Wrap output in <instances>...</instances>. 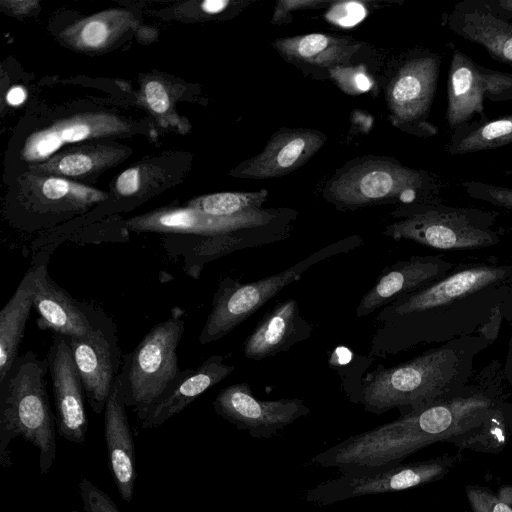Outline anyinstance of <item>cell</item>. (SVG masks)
Returning a JSON list of instances; mask_svg holds the SVG:
<instances>
[{
	"label": "cell",
	"mask_w": 512,
	"mask_h": 512,
	"mask_svg": "<svg viewBox=\"0 0 512 512\" xmlns=\"http://www.w3.org/2000/svg\"><path fill=\"white\" fill-rule=\"evenodd\" d=\"M131 22V14L112 10L87 18L65 31L71 43L81 49L105 47Z\"/></svg>",
	"instance_id": "obj_29"
},
{
	"label": "cell",
	"mask_w": 512,
	"mask_h": 512,
	"mask_svg": "<svg viewBox=\"0 0 512 512\" xmlns=\"http://www.w3.org/2000/svg\"><path fill=\"white\" fill-rule=\"evenodd\" d=\"M145 100L157 114H164L170 105L169 95L164 85L156 80H151L144 87Z\"/></svg>",
	"instance_id": "obj_35"
},
{
	"label": "cell",
	"mask_w": 512,
	"mask_h": 512,
	"mask_svg": "<svg viewBox=\"0 0 512 512\" xmlns=\"http://www.w3.org/2000/svg\"><path fill=\"white\" fill-rule=\"evenodd\" d=\"M511 332H512V330H511ZM502 370H503V375H504L506 381H508L512 384V334H511V338L509 341V350H508L507 359L505 361V364H504Z\"/></svg>",
	"instance_id": "obj_41"
},
{
	"label": "cell",
	"mask_w": 512,
	"mask_h": 512,
	"mask_svg": "<svg viewBox=\"0 0 512 512\" xmlns=\"http://www.w3.org/2000/svg\"><path fill=\"white\" fill-rule=\"evenodd\" d=\"M235 369L221 355H212L196 369H185L172 388L152 407L142 421L144 429L156 428L180 413L205 391L224 380Z\"/></svg>",
	"instance_id": "obj_25"
},
{
	"label": "cell",
	"mask_w": 512,
	"mask_h": 512,
	"mask_svg": "<svg viewBox=\"0 0 512 512\" xmlns=\"http://www.w3.org/2000/svg\"><path fill=\"white\" fill-rule=\"evenodd\" d=\"M47 268L48 263L40 271L33 301L38 328L67 338L85 337L104 310L73 298L50 277Z\"/></svg>",
	"instance_id": "obj_17"
},
{
	"label": "cell",
	"mask_w": 512,
	"mask_h": 512,
	"mask_svg": "<svg viewBox=\"0 0 512 512\" xmlns=\"http://www.w3.org/2000/svg\"><path fill=\"white\" fill-rule=\"evenodd\" d=\"M212 406L220 417L257 439L271 438L310 413V409L299 398L257 399L247 383L223 388Z\"/></svg>",
	"instance_id": "obj_14"
},
{
	"label": "cell",
	"mask_w": 512,
	"mask_h": 512,
	"mask_svg": "<svg viewBox=\"0 0 512 512\" xmlns=\"http://www.w3.org/2000/svg\"><path fill=\"white\" fill-rule=\"evenodd\" d=\"M46 359L56 409L57 434L67 441L82 444L88 431L86 395L65 336L52 333Z\"/></svg>",
	"instance_id": "obj_15"
},
{
	"label": "cell",
	"mask_w": 512,
	"mask_h": 512,
	"mask_svg": "<svg viewBox=\"0 0 512 512\" xmlns=\"http://www.w3.org/2000/svg\"><path fill=\"white\" fill-rule=\"evenodd\" d=\"M351 39L313 33L277 39L275 46L286 59L329 66L344 61L356 50Z\"/></svg>",
	"instance_id": "obj_27"
},
{
	"label": "cell",
	"mask_w": 512,
	"mask_h": 512,
	"mask_svg": "<svg viewBox=\"0 0 512 512\" xmlns=\"http://www.w3.org/2000/svg\"><path fill=\"white\" fill-rule=\"evenodd\" d=\"M122 154L121 150L112 147H86L60 153L32 168L48 176L79 177L111 165Z\"/></svg>",
	"instance_id": "obj_28"
},
{
	"label": "cell",
	"mask_w": 512,
	"mask_h": 512,
	"mask_svg": "<svg viewBox=\"0 0 512 512\" xmlns=\"http://www.w3.org/2000/svg\"><path fill=\"white\" fill-rule=\"evenodd\" d=\"M440 175L402 165L394 159H357L326 184L325 198L341 210L377 204L410 205L442 201Z\"/></svg>",
	"instance_id": "obj_5"
},
{
	"label": "cell",
	"mask_w": 512,
	"mask_h": 512,
	"mask_svg": "<svg viewBox=\"0 0 512 512\" xmlns=\"http://www.w3.org/2000/svg\"><path fill=\"white\" fill-rule=\"evenodd\" d=\"M104 437L113 481L121 498L131 502L137 478L136 456L118 376L104 409Z\"/></svg>",
	"instance_id": "obj_22"
},
{
	"label": "cell",
	"mask_w": 512,
	"mask_h": 512,
	"mask_svg": "<svg viewBox=\"0 0 512 512\" xmlns=\"http://www.w3.org/2000/svg\"><path fill=\"white\" fill-rule=\"evenodd\" d=\"M460 460V454H444L424 461L361 473L340 474L319 483L304 496L316 505L327 506L352 498L402 491L438 481Z\"/></svg>",
	"instance_id": "obj_10"
},
{
	"label": "cell",
	"mask_w": 512,
	"mask_h": 512,
	"mask_svg": "<svg viewBox=\"0 0 512 512\" xmlns=\"http://www.w3.org/2000/svg\"><path fill=\"white\" fill-rule=\"evenodd\" d=\"M462 187L471 198L512 212V188L479 181H465Z\"/></svg>",
	"instance_id": "obj_31"
},
{
	"label": "cell",
	"mask_w": 512,
	"mask_h": 512,
	"mask_svg": "<svg viewBox=\"0 0 512 512\" xmlns=\"http://www.w3.org/2000/svg\"><path fill=\"white\" fill-rule=\"evenodd\" d=\"M58 244L54 242L39 248L15 292L0 312V379L19 357V347L33 308L40 271L49 262Z\"/></svg>",
	"instance_id": "obj_23"
},
{
	"label": "cell",
	"mask_w": 512,
	"mask_h": 512,
	"mask_svg": "<svg viewBox=\"0 0 512 512\" xmlns=\"http://www.w3.org/2000/svg\"><path fill=\"white\" fill-rule=\"evenodd\" d=\"M36 4H37L36 1H3L2 2V5L7 6V8L9 10H11L14 14H17V15L26 14Z\"/></svg>",
	"instance_id": "obj_38"
},
{
	"label": "cell",
	"mask_w": 512,
	"mask_h": 512,
	"mask_svg": "<svg viewBox=\"0 0 512 512\" xmlns=\"http://www.w3.org/2000/svg\"><path fill=\"white\" fill-rule=\"evenodd\" d=\"M142 180L141 170L138 167H132L123 171L116 180V191L122 197L136 195L140 191Z\"/></svg>",
	"instance_id": "obj_36"
},
{
	"label": "cell",
	"mask_w": 512,
	"mask_h": 512,
	"mask_svg": "<svg viewBox=\"0 0 512 512\" xmlns=\"http://www.w3.org/2000/svg\"><path fill=\"white\" fill-rule=\"evenodd\" d=\"M25 99L26 91L21 86L12 87L6 95V100L11 106H18L22 104Z\"/></svg>",
	"instance_id": "obj_39"
},
{
	"label": "cell",
	"mask_w": 512,
	"mask_h": 512,
	"mask_svg": "<svg viewBox=\"0 0 512 512\" xmlns=\"http://www.w3.org/2000/svg\"><path fill=\"white\" fill-rule=\"evenodd\" d=\"M356 240L357 238L345 239L330 245L293 267L255 282L241 284L231 277L222 279L214 293L212 309L199 335V342L205 345L221 339L284 287L299 280L309 266L323 258L353 248L358 245Z\"/></svg>",
	"instance_id": "obj_8"
},
{
	"label": "cell",
	"mask_w": 512,
	"mask_h": 512,
	"mask_svg": "<svg viewBox=\"0 0 512 512\" xmlns=\"http://www.w3.org/2000/svg\"><path fill=\"white\" fill-rule=\"evenodd\" d=\"M512 100V72L484 67L457 48L452 49L447 76L445 121L450 131L456 127L487 118L484 100Z\"/></svg>",
	"instance_id": "obj_12"
},
{
	"label": "cell",
	"mask_w": 512,
	"mask_h": 512,
	"mask_svg": "<svg viewBox=\"0 0 512 512\" xmlns=\"http://www.w3.org/2000/svg\"><path fill=\"white\" fill-rule=\"evenodd\" d=\"M129 128L127 122L113 114H79L31 134L25 141L21 154L26 161L45 162L66 144L123 134Z\"/></svg>",
	"instance_id": "obj_20"
},
{
	"label": "cell",
	"mask_w": 512,
	"mask_h": 512,
	"mask_svg": "<svg viewBox=\"0 0 512 512\" xmlns=\"http://www.w3.org/2000/svg\"><path fill=\"white\" fill-rule=\"evenodd\" d=\"M185 329L182 318L153 326L129 353L124 354L118 374L126 407L142 422L152 407L172 388L183 370L177 348Z\"/></svg>",
	"instance_id": "obj_7"
},
{
	"label": "cell",
	"mask_w": 512,
	"mask_h": 512,
	"mask_svg": "<svg viewBox=\"0 0 512 512\" xmlns=\"http://www.w3.org/2000/svg\"><path fill=\"white\" fill-rule=\"evenodd\" d=\"M78 488L85 512H121L110 496L87 478H81Z\"/></svg>",
	"instance_id": "obj_32"
},
{
	"label": "cell",
	"mask_w": 512,
	"mask_h": 512,
	"mask_svg": "<svg viewBox=\"0 0 512 512\" xmlns=\"http://www.w3.org/2000/svg\"><path fill=\"white\" fill-rule=\"evenodd\" d=\"M312 333L311 325L301 316L296 300L278 303L258 322L243 344L244 356L262 360L290 349L306 340Z\"/></svg>",
	"instance_id": "obj_24"
},
{
	"label": "cell",
	"mask_w": 512,
	"mask_h": 512,
	"mask_svg": "<svg viewBox=\"0 0 512 512\" xmlns=\"http://www.w3.org/2000/svg\"><path fill=\"white\" fill-rule=\"evenodd\" d=\"M444 24L457 36L482 46L490 57L512 68V21L486 0H463L446 14Z\"/></svg>",
	"instance_id": "obj_19"
},
{
	"label": "cell",
	"mask_w": 512,
	"mask_h": 512,
	"mask_svg": "<svg viewBox=\"0 0 512 512\" xmlns=\"http://www.w3.org/2000/svg\"><path fill=\"white\" fill-rule=\"evenodd\" d=\"M398 220L384 234L394 240H411L440 250L479 249L498 244L494 228L497 213L475 207H454L440 202L400 206Z\"/></svg>",
	"instance_id": "obj_6"
},
{
	"label": "cell",
	"mask_w": 512,
	"mask_h": 512,
	"mask_svg": "<svg viewBox=\"0 0 512 512\" xmlns=\"http://www.w3.org/2000/svg\"><path fill=\"white\" fill-rule=\"evenodd\" d=\"M366 15L365 7L356 1L337 2L326 14V18L341 27H352Z\"/></svg>",
	"instance_id": "obj_34"
},
{
	"label": "cell",
	"mask_w": 512,
	"mask_h": 512,
	"mask_svg": "<svg viewBox=\"0 0 512 512\" xmlns=\"http://www.w3.org/2000/svg\"><path fill=\"white\" fill-rule=\"evenodd\" d=\"M442 56L433 50L417 48L400 62L387 87V105L394 126L416 137L438 134L429 121L440 76Z\"/></svg>",
	"instance_id": "obj_9"
},
{
	"label": "cell",
	"mask_w": 512,
	"mask_h": 512,
	"mask_svg": "<svg viewBox=\"0 0 512 512\" xmlns=\"http://www.w3.org/2000/svg\"><path fill=\"white\" fill-rule=\"evenodd\" d=\"M454 264L441 256H412L387 267L375 284L362 297L358 317L393 303L400 297L416 292L442 279L454 270Z\"/></svg>",
	"instance_id": "obj_18"
},
{
	"label": "cell",
	"mask_w": 512,
	"mask_h": 512,
	"mask_svg": "<svg viewBox=\"0 0 512 512\" xmlns=\"http://www.w3.org/2000/svg\"><path fill=\"white\" fill-rule=\"evenodd\" d=\"M334 73L341 74V77L335 76L336 79H349V81L341 83L343 88H348V91L355 90L356 92H364L370 89L371 81L364 72H345L338 69Z\"/></svg>",
	"instance_id": "obj_37"
},
{
	"label": "cell",
	"mask_w": 512,
	"mask_h": 512,
	"mask_svg": "<svg viewBox=\"0 0 512 512\" xmlns=\"http://www.w3.org/2000/svg\"><path fill=\"white\" fill-rule=\"evenodd\" d=\"M268 191L257 192H220L197 197L188 203V207L217 217H232L261 210Z\"/></svg>",
	"instance_id": "obj_30"
},
{
	"label": "cell",
	"mask_w": 512,
	"mask_h": 512,
	"mask_svg": "<svg viewBox=\"0 0 512 512\" xmlns=\"http://www.w3.org/2000/svg\"><path fill=\"white\" fill-rule=\"evenodd\" d=\"M66 339L88 403L93 412L101 414L122 365L116 325L103 311L88 335Z\"/></svg>",
	"instance_id": "obj_13"
},
{
	"label": "cell",
	"mask_w": 512,
	"mask_h": 512,
	"mask_svg": "<svg viewBox=\"0 0 512 512\" xmlns=\"http://www.w3.org/2000/svg\"><path fill=\"white\" fill-rule=\"evenodd\" d=\"M47 359L27 351L0 379V466L12 465L10 444L22 437L39 451L41 474L50 471L56 458V418L46 389Z\"/></svg>",
	"instance_id": "obj_4"
},
{
	"label": "cell",
	"mask_w": 512,
	"mask_h": 512,
	"mask_svg": "<svg viewBox=\"0 0 512 512\" xmlns=\"http://www.w3.org/2000/svg\"><path fill=\"white\" fill-rule=\"evenodd\" d=\"M228 5V1L224 0H206L202 2L201 9L208 14H216L221 12Z\"/></svg>",
	"instance_id": "obj_40"
},
{
	"label": "cell",
	"mask_w": 512,
	"mask_h": 512,
	"mask_svg": "<svg viewBox=\"0 0 512 512\" xmlns=\"http://www.w3.org/2000/svg\"><path fill=\"white\" fill-rule=\"evenodd\" d=\"M275 215L259 210L232 217H217L191 207L159 209L129 219L126 226L131 231L157 232L179 235L218 236L244 229L260 228L273 220Z\"/></svg>",
	"instance_id": "obj_16"
},
{
	"label": "cell",
	"mask_w": 512,
	"mask_h": 512,
	"mask_svg": "<svg viewBox=\"0 0 512 512\" xmlns=\"http://www.w3.org/2000/svg\"><path fill=\"white\" fill-rule=\"evenodd\" d=\"M512 304V266L472 264L389 306L390 316L415 321L421 341L442 344L481 334Z\"/></svg>",
	"instance_id": "obj_2"
},
{
	"label": "cell",
	"mask_w": 512,
	"mask_h": 512,
	"mask_svg": "<svg viewBox=\"0 0 512 512\" xmlns=\"http://www.w3.org/2000/svg\"><path fill=\"white\" fill-rule=\"evenodd\" d=\"M466 495L473 512H512V507L486 487L469 485Z\"/></svg>",
	"instance_id": "obj_33"
},
{
	"label": "cell",
	"mask_w": 512,
	"mask_h": 512,
	"mask_svg": "<svg viewBox=\"0 0 512 512\" xmlns=\"http://www.w3.org/2000/svg\"><path fill=\"white\" fill-rule=\"evenodd\" d=\"M505 377L493 362L458 392L398 419L353 435L313 456L310 463L340 474L384 470L436 442L496 453L506 442L509 404Z\"/></svg>",
	"instance_id": "obj_1"
},
{
	"label": "cell",
	"mask_w": 512,
	"mask_h": 512,
	"mask_svg": "<svg viewBox=\"0 0 512 512\" xmlns=\"http://www.w3.org/2000/svg\"><path fill=\"white\" fill-rule=\"evenodd\" d=\"M512 144V114L495 119H478L451 131L446 150L450 155H465Z\"/></svg>",
	"instance_id": "obj_26"
},
{
	"label": "cell",
	"mask_w": 512,
	"mask_h": 512,
	"mask_svg": "<svg viewBox=\"0 0 512 512\" xmlns=\"http://www.w3.org/2000/svg\"><path fill=\"white\" fill-rule=\"evenodd\" d=\"M33 184L8 213L12 224L27 232L51 228L107 198L99 190L58 176L35 177Z\"/></svg>",
	"instance_id": "obj_11"
},
{
	"label": "cell",
	"mask_w": 512,
	"mask_h": 512,
	"mask_svg": "<svg viewBox=\"0 0 512 512\" xmlns=\"http://www.w3.org/2000/svg\"><path fill=\"white\" fill-rule=\"evenodd\" d=\"M490 343L480 334L464 336L429 349L393 367L368 374L360 401L367 412L398 408L400 416L421 409L465 387L474 361Z\"/></svg>",
	"instance_id": "obj_3"
},
{
	"label": "cell",
	"mask_w": 512,
	"mask_h": 512,
	"mask_svg": "<svg viewBox=\"0 0 512 512\" xmlns=\"http://www.w3.org/2000/svg\"><path fill=\"white\" fill-rule=\"evenodd\" d=\"M326 137L311 129H283L274 134L265 149L239 166L238 177H280L299 168L323 145Z\"/></svg>",
	"instance_id": "obj_21"
}]
</instances>
